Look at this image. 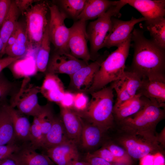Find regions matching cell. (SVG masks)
I'll use <instances>...</instances> for the list:
<instances>
[{
    "mask_svg": "<svg viewBox=\"0 0 165 165\" xmlns=\"http://www.w3.org/2000/svg\"><path fill=\"white\" fill-rule=\"evenodd\" d=\"M3 46V43L0 36V53L2 50Z\"/></svg>",
    "mask_w": 165,
    "mask_h": 165,
    "instance_id": "cell-49",
    "label": "cell"
},
{
    "mask_svg": "<svg viewBox=\"0 0 165 165\" xmlns=\"http://www.w3.org/2000/svg\"><path fill=\"white\" fill-rule=\"evenodd\" d=\"M86 160L90 165H112L111 163L90 153L87 154Z\"/></svg>",
    "mask_w": 165,
    "mask_h": 165,
    "instance_id": "cell-41",
    "label": "cell"
},
{
    "mask_svg": "<svg viewBox=\"0 0 165 165\" xmlns=\"http://www.w3.org/2000/svg\"><path fill=\"white\" fill-rule=\"evenodd\" d=\"M20 58V57H12L8 56L5 57L0 58V74L4 69L8 67Z\"/></svg>",
    "mask_w": 165,
    "mask_h": 165,
    "instance_id": "cell-43",
    "label": "cell"
},
{
    "mask_svg": "<svg viewBox=\"0 0 165 165\" xmlns=\"http://www.w3.org/2000/svg\"><path fill=\"white\" fill-rule=\"evenodd\" d=\"M126 4L124 0L118 1L103 15L90 23L86 31L90 42L91 59L95 61L99 57L98 52L103 48L105 41L112 29V18L119 17L121 9Z\"/></svg>",
    "mask_w": 165,
    "mask_h": 165,
    "instance_id": "cell-5",
    "label": "cell"
},
{
    "mask_svg": "<svg viewBox=\"0 0 165 165\" xmlns=\"http://www.w3.org/2000/svg\"><path fill=\"white\" fill-rule=\"evenodd\" d=\"M118 2L108 0H86L84 8L77 20L86 21L97 18Z\"/></svg>",
    "mask_w": 165,
    "mask_h": 165,
    "instance_id": "cell-22",
    "label": "cell"
},
{
    "mask_svg": "<svg viewBox=\"0 0 165 165\" xmlns=\"http://www.w3.org/2000/svg\"><path fill=\"white\" fill-rule=\"evenodd\" d=\"M72 165H90V164L86 162H81L78 161L75 162Z\"/></svg>",
    "mask_w": 165,
    "mask_h": 165,
    "instance_id": "cell-47",
    "label": "cell"
},
{
    "mask_svg": "<svg viewBox=\"0 0 165 165\" xmlns=\"http://www.w3.org/2000/svg\"><path fill=\"white\" fill-rule=\"evenodd\" d=\"M65 11L71 18L77 19L82 11L86 0H61L59 1Z\"/></svg>",
    "mask_w": 165,
    "mask_h": 165,
    "instance_id": "cell-31",
    "label": "cell"
},
{
    "mask_svg": "<svg viewBox=\"0 0 165 165\" xmlns=\"http://www.w3.org/2000/svg\"><path fill=\"white\" fill-rule=\"evenodd\" d=\"M88 64L70 52L55 51L50 58L45 73L64 74L70 76Z\"/></svg>",
    "mask_w": 165,
    "mask_h": 165,
    "instance_id": "cell-12",
    "label": "cell"
},
{
    "mask_svg": "<svg viewBox=\"0 0 165 165\" xmlns=\"http://www.w3.org/2000/svg\"><path fill=\"white\" fill-rule=\"evenodd\" d=\"M148 20L164 17V0H124Z\"/></svg>",
    "mask_w": 165,
    "mask_h": 165,
    "instance_id": "cell-17",
    "label": "cell"
},
{
    "mask_svg": "<svg viewBox=\"0 0 165 165\" xmlns=\"http://www.w3.org/2000/svg\"><path fill=\"white\" fill-rule=\"evenodd\" d=\"M50 43L48 25L35 58L36 67L40 72L45 73L46 71L50 59Z\"/></svg>",
    "mask_w": 165,
    "mask_h": 165,
    "instance_id": "cell-30",
    "label": "cell"
},
{
    "mask_svg": "<svg viewBox=\"0 0 165 165\" xmlns=\"http://www.w3.org/2000/svg\"><path fill=\"white\" fill-rule=\"evenodd\" d=\"M20 14L14 1H12L8 14L0 28V36L4 45L2 50L0 53V57L3 55L7 42L16 28Z\"/></svg>",
    "mask_w": 165,
    "mask_h": 165,
    "instance_id": "cell-25",
    "label": "cell"
},
{
    "mask_svg": "<svg viewBox=\"0 0 165 165\" xmlns=\"http://www.w3.org/2000/svg\"><path fill=\"white\" fill-rule=\"evenodd\" d=\"M16 28L17 36L15 41L10 48L5 51L4 54L12 57H21L30 48V46L25 24L18 22Z\"/></svg>",
    "mask_w": 165,
    "mask_h": 165,
    "instance_id": "cell-27",
    "label": "cell"
},
{
    "mask_svg": "<svg viewBox=\"0 0 165 165\" xmlns=\"http://www.w3.org/2000/svg\"><path fill=\"white\" fill-rule=\"evenodd\" d=\"M16 139L12 120L3 105L0 108V145L14 143Z\"/></svg>",
    "mask_w": 165,
    "mask_h": 165,
    "instance_id": "cell-29",
    "label": "cell"
},
{
    "mask_svg": "<svg viewBox=\"0 0 165 165\" xmlns=\"http://www.w3.org/2000/svg\"><path fill=\"white\" fill-rule=\"evenodd\" d=\"M146 98L145 105L139 112L116 123L120 131L139 136L159 145L157 140L156 128L165 118V110Z\"/></svg>",
    "mask_w": 165,
    "mask_h": 165,
    "instance_id": "cell-2",
    "label": "cell"
},
{
    "mask_svg": "<svg viewBox=\"0 0 165 165\" xmlns=\"http://www.w3.org/2000/svg\"><path fill=\"white\" fill-rule=\"evenodd\" d=\"M0 165H19L13 154L9 157L3 160Z\"/></svg>",
    "mask_w": 165,
    "mask_h": 165,
    "instance_id": "cell-45",
    "label": "cell"
},
{
    "mask_svg": "<svg viewBox=\"0 0 165 165\" xmlns=\"http://www.w3.org/2000/svg\"><path fill=\"white\" fill-rule=\"evenodd\" d=\"M36 1H37L20 0H15L14 2L20 13L23 14L32 5V4Z\"/></svg>",
    "mask_w": 165,
    "mask_h": 165,
    "instance_id": "cell-42",
    "label": "cell"
},
{
    "mask_svg": "<svg viewBox=\"0 0 165 165\" xmlns=\"http://www.w3.org/2000/svg\"><path fill=\"white\" fill-rule=\"evenodd\" d=\"M75 93L65 91L64 97L58 104L60 107L72 109L74 103Z\"/></svg>",
    "mask_w": 165,
    "mask_h": 165,
    "instance_id": "cell-39",
    "label": "cell"
},
{
    "mask_svg": "<svg viewBox=\"0 0 165 165\" xmlns=\"http://www.w3.org/2000/svg\"><path fill=\"white\" fill-rule=\"evenodd\" d=\"M65 92L64 84L57 74L45 73L40 90V92L45 98L58 104L62 99Z\"/></svg>",
    "mask_w": 165,
    "mask_h": 165,
    "instance_id": "cell-19",
    "label": "cell"
},
{
    "mask_svg": "<svg viewBox=\"0 0 165 165\" xmlns=\"http://www.w3.org/2000/svg\"><path fill=\"white\" fill-rule=\"evenodd\" d=\"M86 22L83 20H78L69 28L68 46L72 55L88 63L91 58L87 44L88 39Z\"/></svg>",
    "mask_w": 165,
    "mask_h": 165,
    "instance_id": "cell-10",
    "label": "cell"
},
{
    "mask_svg": "<svg viewBox=\"0 0 165 165\" xmlns=\"http://www.w3.org/2000/svg\"><path fill=\"white\" fill-rule=\"evenodd\" d=\"M89 100L86 94L83 92L75 93L72 109L77 113L83 112L86 108Z\"/></svg>",
    "mask_w": 165,
    "mask_h": 165,
    "instance_id": "cell-36",
    "label": "cell"
},
{
    "mask_svg": "<svg viewBox=\"0 0 165 165\" xmlns=\"http://www.w3.org/2000/svg\"><path fill=\"white\" fill-rule=\"evenodd\" d=\"M77 145L68 140L46 150V155L57 165H72L78 161Z\"/></svg>",
    "mask_w": 165,
    "mask_h": 165,
    "instance_id": "cell-16",
    "label": "cell"
},
{
    "mask_svg": "<svg viewBox=\"0 0 165 165\" xmlns=\"http://www.w3.org/2000/svg\"><path fill=\"white\" fill-rule=\"evenodd\" d=\"M38 115L40 119L41 129L44 140L46 135L52 127L54 116L48 104L44 106L43 110Z\"/></svg>",
    "mask_w": 165,
    "mask_h": 165,
    "instance_id": "cell-33",
    "label": "cell"
},
{
    "mask_svg": "<svg viewBox=\"0 0 165 165\" xmlns=\"http://www.w3.org/2000/svg\"><path fill=\"white\" fill-rule=\"evenodd\" d=\"M29 81L28 78L24 79L18 91L13 95L10 105L16 107L22 114L34 117L42 112L44 106H41L38 102L40 87L30 83Z\"/></svg>",
    "mask_w": 165,
    "mask_h": 165,
    "instance_id": "cell-7",
    "label": "cell"
},
{
    "mask_svg": "<svg viewBox=\"0 0 165 165\" xmlns=\"http://www.w3.org/2000/svg\"><path fill=\"white\" fill-rule=\"evenodd\" d=\"M145 26L148 31L150 39L161 48L165 49V17L146 20Z\"/></svg>",
    "mask_w": 165,
    "mask_h": 165,
    "instance_id": "cell-28",
    "label": "cell"
},
{
    "mask_svg": "<svg viewBox=\"0 0 165 165\" xmlns=\"http://www.w3.org/2000/svg\"><path fill=\"white\" fill-rule=\"evenodd\" d=\"M113 90L110 86L90 93L91 99L86 109L83 112H76L81 117L86 118L90 123L106 132L115 123Z\"/></svg>",
    "mask_w": 165,
    "mask_h": 165,
    "instance_id": "cell-3",
    "label": "cell"
},
{
    "mask_svg": "<svg viewBox=\"0 0 165 165\" xmlns=\"http://www.w3.org/2000/svg\"><path fill=\"white\" fill-rule=\"evenodd\" d=\"M141 80V78L136 73L125 71L122 76L111 82L110 86L115 90L117 94L114 107L124 103L136 95Z\"/></svg>",
    "mask_w": 165,
    "mask_h": 165,
    "instance_id": "cell-11",
    "label": "cell"
},
{
    "mask_svg": "<svg viewBox=\"0 0 165 165\" xmlns=\"http://www.w3.org/2000/svg\"><path fill=\"white\" fill-rule=\"evenodd\" d=\"M48 8L50 15L48 28L51 42L55 51L70 53L68 46L69 28L64 23L67 15L56 5H48Z\"/></svg>",
    "mask_w": 165,
    "mask_h": 165,
    "instance_id": "cell-8",
    "label": "cell"
},
{
    "mask_svg": "<svg viewBox=\"0 0 165 165\" xmlns=\"http://www.w3.org/2000/svg\"><path fill=\"white\" fill-rule=\"evenodd\" d=\"M68 140L61 119L54 116L52 127L45 137L42 147L46 150Z\"/></svg>",
    "mask_w": 165,
    "mask_h": 165,
    "instance_id": "cell-24",
    "label": "cell"
},
{
    "mask_svg": "<svg viewBox=\"0 0 165 165\" xmlns=\"http://www.w3.org/2000/svg\"><path fill=\"white\" fill-rule=\"evenodd\" d=\"M60 108L61 119L68 137L77 145L80 141L82 127L81 117L72 109Z\"/></svg>",
    "mask_w": 165,
    "mask_h": 165,
    "instance_id": "cell-18",
    "label": "cell"
},
{
    "mask_svg": "<svg viewBox=\"0 0 165 165\" xmlns=\"http://www.w3.org/2000/svg\"><path fill=\"white\" fill-rule=\"evenodd\" d=\"M3 105L12 120L16 139L22 141H30L31 125L28 119L10 105Z\"/></svg>",
    "mask_w": 165,
    "mask_h": 165,
    "instance_id": "cell-20",
    "label": "cell"
},
{
    "mask_svg": "<svg viewBox=\"0 0 165 165\" xmlns=\"http://www.w3.org/2000/svg\"><path fill=\"white\" fill-rule=\"evenodd\" d=\"M131 40L134 52L131 71L141 78L165 76V49L145 36L144 31L134 28Z\"/></svg>",
    "mask_w": 165,
    "mask_h": 165,
    "instance_id": "cell-1",
    "label": "cell"
},
{
    "mask_svg": "<svg viewBox=\"0 0 165 165\" xmlns=\"http://www.w3.org/2000/svg\"><path fill=\"white\" fill-rule=\"evenodd\" d=\"M163 159H159L156 161L154 165H160L161 163H163Z\"/></svg>",
    "mask_w": 165,
    "mask_h": 165,
    "instance_id": "cell-48",
    "label": "cell"
},
{
    "mask_svg": "<svg viewBox=\"0 0 165 165\" xmlns=\"http://www.w3.org/2000/svg\"><path fill=\"white\" fill-rule=\"evenodd\" d=\"M31 146L36 149L42 147L44 137L41 127V121L39 116L34 117L30 128Z\"/></svg>",
    "mask_w": 165,
    "mask_h": 165,
    "instance_id": "cell-32",
    "label": "cell"
},
{
    "mask_svg": "<svg viewBox=\"0 0 165 165\" xmlns=\"http://www.w3.org/2000/svg\"><path fill=\"white\" fill-rule=\"evenodd\" d=\"M92 153L111 163L116 162L119 163H127L128 162L115 156L107 148L103 146Z\"/></svg>",
    "mask_w": 165,
    "mask_h": 165,
    "instance_id": "cell-37",
    "label": "cell"
},
{
    "mask_svg": "<svg viewBox=\"0 0 165 165\" xmlns=\"http://www.w3.org/2000/svg\"><path fill=\"white\" fill-rule=\"evenodd\" d=\"M16 36L17 31L16 28L15 30L12 33V34L10 36L7 42L6 46L4 50L3 55H4V52L6 50L9 49L13 44L15 41L16 38Z\"/></svg>",
    "mask_w": 165,
    "mask_h": 165,
    "instance_id": "cell-44",
    "label": "cell"
},
{
    "mask_svg": "<svg viewBox=\"0 0 165 165\" xmlns=\"http://www.w3.org/2000/svg\"><path fill=\"white\" fill-rule=\"evenodd\" d=\"M20 147L14 143L0 145V161L9 157L18 151Z\"/></svg>",
    "mask_w": 165,
    "mask_h": 165,
    "instance_id": "cell-38",
    "label": "cell"
},
{
    "mask_svg": "<svg viewBox=\"0 0 165 165\" xmlns=\"http://www.w3.org/2000/svg\"><path fill=\"white\" fill-rule=\"evenodd\" d=\"M131 33L124 42L102 61L91 86L86 91V94L99 90L123 75L131 46Z\"/></svg>",
    "mask_w": 165,
    "mask_h": 165,
    "instance_id": "cell-4",
    "label": "cell"
},
{
    "mask_svg": "<svg viewBox=\"0 0 165 165\" xmlns=\"http://www.w3.org/2000/svg\"><path fill=\"white\" fill-rule=\"evenodd\" d=\"M14 86L13 83L9 81L1 73L0 74V102L3 101L11 94Z\"/></svg>",
    "mask_w": 165,
    "mask_h": 165,
    "instance_id": "cell-35",
    "label": "cell"
},
{
    "mask_svg": "<svg viewBox=\"0 0 165 165\" xmlns=\"http://www.w3.org/2000/svg\"><path fill=\"white\" fill-rule=\"evenodd\" d=\"M106 58L104 57H99L94 62L82 67L69 76L70 82L69 88L70 91L74 93L83 92L85 94L91 86L97 72Z\"/></svg>",
    "mask_w": 165,
    "mask_h": 165,
    "instance_id": "cell-14",
    "label": "cell"
},
{
    "mask_svg": "<svg viewBox=\"0 0 165 165\" xmlns=\"http://www.w3.org/2000/svg\"><path fill=\"white\" fill-rule=\"evenodd\" d=\"M103 146L108 149L116 157L129 162L130 157L126 151L114 141L107 142L104 144Z\"/></svg>",
    "mask_w": 165,
    "mask_h": 165,
    "instance_id": "cell-34",
    "label": "cell"
},
{
    "mask_svg": "<svg viewBox=\"0 0 165 165\" xmlns=\"http://www.w3.org/2000/svg\"><path fill=\"white\" fill-rule=\"evenodd\" d=\"M146 20L143 17L138 18L132 17L130 20L127 21L112 17V29L105 41L103 48H110L114 46L118 47L129 37L136 24Z\"/></svg>",
    "mask_w": 165,
    "mask_h": 165,
    "instance_id": "cell-13",
    "label": "cell"
},
{
    "mask_svg": "<svg viewBox=\"0 0 165 165\" xmlns=\"http://www.w3.org/2000/svg\"><path fill=\"white\" fill-rule=\"evenodd\" d=\"M162 108L165 106V76L142 78L137 94Z\"/></svg>",
    "mask_w": 165,
    "mask_h": 165,
    "instance_id": "cell-15",
    "label": "cell"
},
{
    "mask_svg": "<svg viewBox=\"0 0 165 165\" xmlns=\"http://www.w3.org/2000/svg\"><path fill=\"white\" fill-rule=\"evenodd\" d=\"M31 146H21L13 155L19 165H52L47 155L38 153Z\"/></svg>",
    "mask_w": 165,
    "mask_h": 165,
    "instance_id": "cell-21",
    "label": "cell"
},
{
    "mask_svg": "<svg viewBox=\"0 0 165 165\" xmlns=\"http://www.w3.org/2000/svg\"><path fill=\"white\" fill-rule=\"evenodd\" d=\"M105 132L98 126L90 123L82 124L80 140L83 148L93 149L101 143Z\"/></svg>",
    "mask_w": 165,
    "mask_h": 165,
    "instance_id": "cell-26",
    "label": "cell"
},
{
    "mask_svg": "<svg viewBox=\"0 0 165 165\" xmlns=\"http://www.w3.org/2000/svg\"><path fill=\"white\" fill-rule=\"evenodd\" d=\"M146 99L138 94L124 103L117 107H114L113 115L115 122L123 120L138 113L144 106Z\"/></svg>",
    "mask_w": 165,
    "mask_h": 165,
    "instance_id": "cell-23",
    "label": "cell"
},
{
    "mask_svg": "<svg viewBox=\"0 0 165 165\" xmlns=\"http://www.w3.org/2000/svg\"><path fill=\"white\" fill-rule=\"evenodd\" d=\"M2 160H1L0 161V164L1 163V162H2Z\"/></svg>",
    "mask_w": 165,
    "mask_h": 165,
    "instance_id": "cell-50",
    "label": "cell"
},
{
    "mask_svg": "<svg viewBox=\"0 0 165 165\" xmlns=\"http://www.w3.org/2000/svg\"><path fill=\"white\" fill-rule=\"evenodd\" d=\"M157 140L159 145L163 148L165 145V127L159 134H157Z\"/></svg>",
    "mask_w": 165,
    "mask_h": 165,
    "instance_id": "cell-46",
    "label": "cell"
},
{
    "mask_svg": "<svg viewBox=\"0 0 165 165\" xmlns=\"http://www.w3.org/2000/svg\"><path fill=\"white\" fill-rule=\"evenodd\" d=\"M48 4L45 2L32 5L24 13L26 34L30 48H39L49 21Z\"/></svg>",
    "mask_w": 165,
    "mask_h": 165,
    "instance_id": "cell-6",
    "label": "cell"
},
{
    "mask_svg": "<svg viewBox=\"0 0 165 165\" xmlns=\"http://www.w3.org/2000/svg\"><path fill=\"white\" fill-rule=\"evenodd\" d=\"M11 1L10 0H0V28L8 14Z\"/></svg>",
    "mask_w": 165,
    "mask_h": 165,
    "instance_id": "cell-40",
    "label": "cell"
},
{
    "mask_svg": "<svg viewBox=\"0 0 165 165\" xmlns=\"http://www.w3.org/2000/svg\"><path fill=\"white\" fill-rule=\"evenodd\" d=\"M114 142L122 147L131 157L139 159L163 151L159 145L153 144L139 136L121 131Z\"/></svg>",
    "mask_w": 165,
    "mask_h": 165,
    "instance_id": "cell-9",
    "label": "cell"
}]
</instances>
